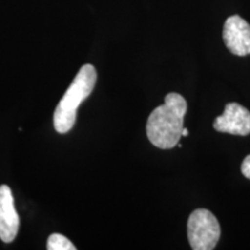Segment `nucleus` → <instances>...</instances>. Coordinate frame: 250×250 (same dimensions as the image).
Returning a JSON list of instances; mask_svg holds the SVG:
<instances>
[{"label": "nucleus", "instance_id": "obj_2", "mask_svg": "<svg viewBox=\"0 0 250 250\" xmlns=\"http://www.w3.org/2000/svg\"><path fill=\"white\" fill-rule=\"evenodd\" d=\"M96 79V70L90 64L83 65L78 72L55 110L54 126L58 133L64 134L72 130L77 120L78 108L93 92Z\"/></svg>", "mask_w": 250, "mask_h": 250}, {"label": "nucleus", "instance_id": "obj_1", "mask_svg": "<svg viewBox=\"0 0 250 250\" xmlns=\"http://www.w3.org/2000/svg\"><path fill=\"white\" fill-rule=\"evenodd\" d=\"M187 108V101L182 95L169 93L166 95L164 104L151 112L146 132L155 147L169 149L180 143Z\"/></svg>", "mask_w": 250, "mask_h": 250}, {"label": "nucleus", "instance_id": "obj_3", "mask_svg": "<svg viewBox=\"0 0 250 250\" xmlns=\"http://www.w3.org/2000/svg\"><path fill=\"white\" fill-rule=\"evenodd\" d=\"M220 225L214 214L197 208L188 220V239L193 250H212L220 239Z\"/></svg>", "mask_w": 250, "mask_h": 250}, {"label": "nucleus", "instance_id": "obj_5", "mask_svg": "<svg viewBox=\"0 0 250 250\" xmlns=\"http://www.w3.org/2000/svg\"><path fill=\"white\" fill-rule=\"evenodd\" d=\"M213 127L219 132L248 136L250 133V112L239 103H228L224 114L215 118Z\"/></svg>", "mask_w": 250, "mask_h": 250}, {"label": "nucleus", "instance_id": "obj_8", "mask_svg": "<svg viewBox=\"0 0 250 250\" xmlns=\"http://www.w3.org/2000/svg\"><path fill=\"white\" fill-rule=\"evenodd\" d=\"M241 171L247 179L250 180V154L247 155L245 160H243L241 165Z\"/></svg>", "mask_w": 250, "mask_h": 250}, {"label": "nucleus", "instance_id": "obj_6", "mask_svg": "<svg viewBox=\"0 0 250 250\" xmlns=\"http://www.w3.org/2000/svg\"><path fill=\"white\" fill-rule=\"evenodd\" d=\"M19 215L14 206V198L11 188L0 186V239L2 242L11 243L17 237Z\"/></svg>", "mask_w": 250, "mask_h": 250}, {"label": "nucleus", "instance_id": "obj_7", "mask_svg": "<svg viewBox=\"0 0 250 250\" xmlns=\"http://www.w3.org/2000/svg\"><path fill=\"white\" fill-rule=\"evenodd\" d=\"M46 248L49 250H76L73 243L62 234H51L48 239Z\"/></svg>", "mask_w": 250, "mask_h": 250}, {"label": "nucleus", "instance_id": "obj_9", "mask_svg": "<svg viewBox=\"0 0 250 250\" xmlns=\"http://www.w3.org/2000/svg\"><path fill=\"white\" fill-rule=\"evenodd\" d=\"M188 134H189V130L186 129V127H183V130H182V136H183V137H187Z\"/></svg>", "mask_w": 250, "mask_h": 250}, {"label": "nucleus", "instance_id": "obj_4", "mask_svg": "<svg viewBox=\"0 0 250 250\" xmlns=\"http://www.w3.org/2000/svg\"><path fill=\"white\" fill-rule=\"evenodd\" d=\"M223 39L233 55H250V24L245 19L239 15L228 18L224 24Z\"/></svg>", "mask_w": 250, "mask_h": 250}]
</instances>
